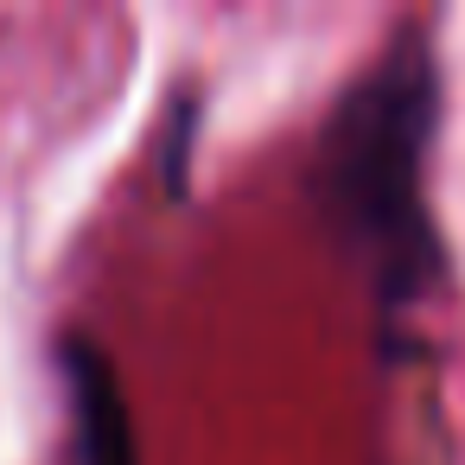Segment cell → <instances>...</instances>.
Returning a JSON list of instances; mask_svg holds the SVG:
<instances>
[{
    "label": "cell",
    "mask_w": 465,
    "mask_h": 465,
    "mask_svg": "<svg viewBox=\"0 0 465 465\" xmlns=\"http://www.w3.org/2000/svg\"><path fill=\"white\" fill-rule=\"evenodd\" d=\"M440 128V71L427 33H401L331 109L319 134V204L370 268L389 312L414 306L440 274L427 160Z\"/></svg>",
    "instance_id": "cell-1"
},
{
    "label": "cell",
    "mask_w": 465,
    "mask_h": 465,
    "mask_svg": "<svg viewBox=\"0 0 465 465\" xmlns=\"http://www.w3.org/2000/svg\"><path fill=\"white\" fill-rule=\"evenodd\" d=\"M58 376H64V401H71V465H141L115 363L90 338H64Z\"/></svg>",
    "instance_id": "cell-2"
}]
</instances>
